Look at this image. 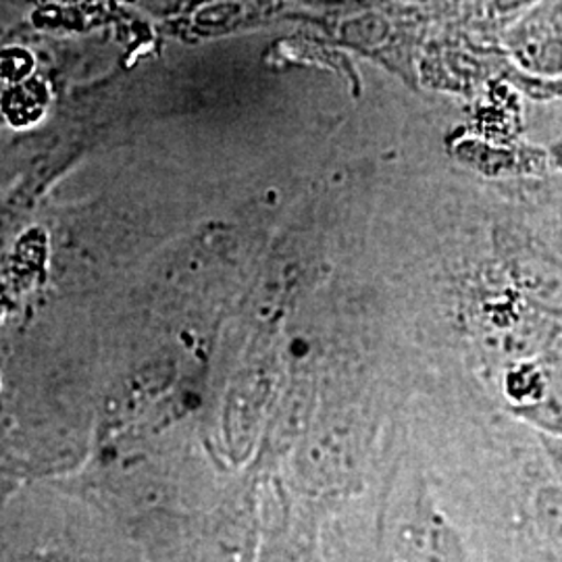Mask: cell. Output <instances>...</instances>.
<instances>
[{"label": "cell", "mask_w": 562, "mask_h": 562, "mask_svg": "<svg viewBox=\"0 0 562 562\" xmlns=\"http://www.w3.org/2000/svg\"><path fill=\"white\" fill-rule=\"evenodd\" d=\"M517 57L533 71H562V4H546L522 23L515 36Z\"/></svg>", "instance_id": "obj_1"}, {"label": "cell", "mask_w": 562, "mask_h": 562, "mask_svg": "<svg viewBox=\"0 0 562 562\" xmlns=\"http://www.w3.org/2000/svg\"><path fill=\"white\" fill-rule=\"evenodd\" d=\"M521 413L548 434L543 438H562V357L542 364L540 387Z\"/></svg>", "instance_id": "obj_2"}, {"label": "cell", "mask_w": 562, "mask_h": 562, "mask_svg": "<svg viewBox=\"0 0 562 562\" xmlns=\"http://www.w3.org/2000/svg\"><path fill=\"white\" fill-rule=\"evenodd\" d=\"M542 443L548 459L562 475V438H542Z\"/></svg>", "instance_id": "obj_3"}]
</instances>
